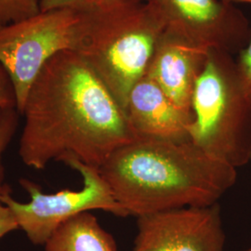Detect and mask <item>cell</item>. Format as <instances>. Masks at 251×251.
Instances as JSON below:
<instances>
[{"label":"cell","instance_id":"6da1fadb","mask_svg":"<svg viewBox=\"0 0 251 251\" xmlns=\"http://www.w3.org/2000/svg\"><path fill=\"white\" fill-rule=\"evenodd\" d=\"M21 115L25 125L19 154L35 170L70 159L99 169L112 152L137 140L125 110L72 50L47 63Z\"/></svg>","mask_w":251,"mask_h":251},{"label":"cell","instance_id":"7a4b0ae2","mask_svg":"<svg viewBox=\"0 0 251 251\" xmlns=\"http://www.w3.org/2000/svg\"><path fill=\"white\" fill-rule=\"evenodd\" d=\"M126 216L214 205L233 187L236 169L192 142L137 139L112 152L99 168Z\"/></svg>","mask_w":251,"mask_h":251},{"label":"cell","instance_id":"3957f363","mask_svg":"<svg viewBox=\"0 0 251 251\" xmlns=\"http://www.w3.org/2000/svg\"><path fill=\"white\" fill-rule=\"evenodd\" d=\"M80 11L75 52L125 110L130 90L146 75L166 22L147 0H120Z\"/></svg>","mask_w":251,"mask_h":251},{"label":"cell","instance_id":"277c9868","mask_svg":"<svg viewBox=\"0 0 251 251\" xmlns=\"http://www.w3.org/2000/svg\"><path fill=\"white\" fill-rule=\"evenodd\" d=\"M191 142L233 168L251 162V105L233 55L209 50L192 98Z\"/></svg>","mask_w":251,"mask_h":251},{"label":"cell","instance_id":"5b68a950","mask_svg":"<svg viewBox=\"0 0 251 251\" xmlns=\"http://www.w3.org/2000/svg\"><path fill=\"white\" fill-rule=\"evenodd\" d=\"M80 22V10L60 9L0 26V65L14 88L20 115L47 63L63 51H75Z\"/></svg>","mask_w":251,"mask_h":251},{"label":"cell","instance_id":"8992f818","mask_svg":"<svg viewBox=\"0 0 251 251\" xmlns=\"http://www.w3.org/2000/svg\"><path fill=\"white\" fill-rule=\"evenodd\" d=\"M64 164L80 174L83 179L80 190L66 189L46 194L35 182L22 179L20 183L31 198L28 203H20L10 196V192L0 196V202L13 211L19 227L35 245H44L63 223L90 210L100 209L118 217H127L100 175L99 169L75 159L67 160Z\"/></svg>","mask_w":251,"mask_h":251},{"label":"cell","instance_id":"52a82bcc","mask_svg":"<svg viewBox=\"0 0 251 251\" xmlns=\"http://www.w3.org/2000/svg\"><path fill=\"white\" fill-rule=\"evenodd\" d=\"M167 28L206 50L238 54L248 45L251 25L241 9L225 0H147Z\"/></svg>","mask_w":251,"mask_h":251},{"label":"cell","instance_id":"ba28073f","mask_svg":"<svg viewBox=\"0 0 251 251\" xmlns=\"http://www.w3.org/2000/svg\"><path fill=\"white\" fill-rule=\"evenodd\" d=\"M137 229L132 251H225L219 203L139 216Z\"/></svg>","mask_w":251,"mask_h":251},{"label":"cell","instance_id":"9c48e42d","mask_svg":"<svg viewBox=\"0 0 251 251\" xmlns=\"http://www.w3.org/2000/svg\"><path fill=\"white\" fill-rule=\"evenodd\" d=\"M207 54L208 50L166 28L145 75L157 84L175 105L193 115V93Z\"/></svg>","mask_w":251,"mask_h":251},{"label":"cell","instance_id":"30bf717a","mask_svg":"<svg viewBox=\"0 0 251 251\" xmlns=\"http://www.w3.org/2000/svg\"><path fill=\"white\" fill-rule=\"evenodd\" d=\"M125 112L137 139L191 142L190 126L194 116L175 105L159 86L146 75L130 90Z\"/></svg>","mask_w":251,"mask_h":251},{"label":"cell","instance_id":"8fae6325","mask_svg":"<svg viewBox=\"0 0 251 251\" xmlns=\"http://www.w3.org/2000/svg\"><path fill=\"white\" fill-rule=\"evenodd\" d=\"M44 245L45 251H118L113 235L90 212L63 223Z\"/></svg>","mask_w":251,"mask_h":251},{"label":"cell","instance_id":"7c38bea8","mask_svg":"<svg viewBox=\"0 0 251 251\" xmlns=\"http://www.w3.org/2000/svg\"><path fill=\"white\" fill-rule=\"evenodd\" d=\"M20 113L16 108L0 110V196L10 192L9 186L4 184L3 154L7 150L12 138L16 133Z\"/></svg>","mask_w":251,"mask_h":251},{"label":"cell","instance_id":"4fadbf2b","mask_svg":"<svg viewBox=\"0 0 251 251\" xmlns=\"http://www.w3.org/2000/svg\"><path fill=\"white\" fill-rule=\"evenodd\" d=\"M40 0H0V26L39 13Z\"/></svg>","mask_w":251,"mask_h":251},{"label":"cell","instance_id":"5bb4252c","mask_svg":"<svg viewBox=\"0 0 251 251\" xmlns=\"http://www.w3.org/2000/svg\"><path fill=\"white\" fill-rule=\"evenodd\" d=\"M235 64L243 90L251 105V36L248 45L237 54Z\"/></svg>","mask_w":251,"mask_h":251},{"label":"cell","instance_id":"9a60e30c","mask_svg":"<svg viewBox=\"0 0 251 251\" xmlns=\"http://www.w3.org/2000/svg\"><path fill=\"white\" fill-rule=\"evenodd\" d=\"M17 109V99L14 88L7 72L0 65V110Z\"/></svg>","mask_w":251,"mask_h":251},{"label":"cell","instance_id":"2e32d148","mask_svg":"<svg viewBox=\"0 0 251 251\" xmlns=\"http://www.w3.org/2000/svg\"><path fill=\"white\" fill-rule=\"evenodd\" d=\"M90 0H40V10L73 9L85 10L90 7Z\"/></svg>","mask_w":251,"mask_h":251},{"label":"cell","instance_id":"e0dca14e","mask_svg":"<svg viewBox=\"0 0 251 251\" xmlns=\"http://www.w3.org/2000/svg\"><path fill=\"white\" fill-rule=\"evenodd\" d=\"M18 228H20L18 222L13 211L9 206L0 202V238Z\"/></svg>","mask_w":251,"mask_h":251},{"label":"cell","instance_id":"ac0fdd59","mask_svg":"<svg viewBox=\"0 0 251 251\" xmlns=\"http://www.w3.org/2000/svg\"><path fill=\"white\" fill-rule=\"evenodd\" d=\"M116 1H120V0H90V7L88 9H90V8L93 7V6L106 4V3H112V2H116Z\"/></svg>","mask_w":251,"mask_h":251},{"label":"cell","instance_id":"d6986e66","mask_svg":"<svg viewBox=\"0 0 251 251\" xmlns=\"http://www.w3.org/2000/svg\"><path fill=\"white\" fill-rule=\"evenodd\" d=\"M227 2H231V3H249L251 4V0H225Z\"/></svg>","mask_w":251,"mask_h":251},{"label":"cell","instance_id":"ffe728a7","mask_svg":"<svg viewBox=\"0 0 251 251\" xmlns=\"http://www.w3.org/2000/svg\"><path fill=\"white\" fill-rule=\"evenodd\" d=\"M251 251V248H249V249H247V250H245V251Z\"/></svg>","mask_w":251,"mask_h":251},{"label":"cell","instance_id":"44dd1931","mask_svg":"<svg viewBox=\"0 0 251 251\" xmlns=\"http://www.w3.org/2000/svg\"></svg>","mask_w":251,"mask_h":251}]
</instances>
